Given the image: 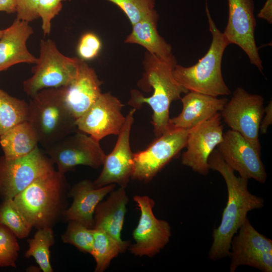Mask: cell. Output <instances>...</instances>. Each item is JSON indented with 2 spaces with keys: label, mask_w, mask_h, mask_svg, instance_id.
Masks as SVG:
<instances>
[{
  "label": "cell",
  "mask_w": 272,
  "mask_h": 272,
  "mask_svg": "<svg viewBox=\"0 0 272 272\" xmlns=\"http://www.w3.org/2000/svg\"><path fill=\"white\" fill-rule=\"evenodd\" d=\"M53 163L37 147L17 159L0 157V197L13 199L38 178L54 170Z\"/></svg>",
  "instance_id": "ba28073f"
},
{
  "label": "cell",
  "mask_w": 272,
  "mask_h": 272,
  "mask_svg": "<svg viewBox=\"0 0 272 272\" xmlns=\"http://www.w3.org/2000/svg\"><path fill=\"white\" fill-rule=\"evenodd\" d=\"M0 223L10 229L19 239L28 237L33 228L13 198L3 200L0 203Z\"/></svg>",
  "instance_id": "83f0119b"
},
{
  "label": "cell",
  "mask_w": 272,
  "mask_h": 272,
  "mask_svg": "<svg viewBox=\"0 0 272 272\" xmlns=\"http://www.w3.org/2000/svg\"><path fill=\"white\" fill-rule=\"evenodd\" d=\"M177 64L173 53L168 57H162L147 52L143 61L144 73L138 84L145 91L149 92L152 88L153 94L145 97L138 90L131 92L128 104L133 108H140L144 103L151 107L153 111L152 124L156 137L170 127L169 109L171 103L180 99L182 94L188 92L173 75Z\"/></svg>",
  "instance_id": "7a4b0ae2"
},
{
  "label": "cell",
  "mask_w": 272,
  "mask_h": 272,
  "mask_svg": "<svg viewBox=\"0 0 272 272\" xmlns=\"http://www.w3.org/2000/svg\"><path fill=\"white\" fill-rule=\"evenodd\" d=\"M45 149L57 171L64 175L78 165L97 169L106 157L99 141L78 129Z\"/></svg>",
  "instance_id": "9c48e42d"
},
{
  "label": "cell",
  "mask_w": 272,
  "mask_h": 272,
  "mask_svg": "<svg viewBox=\"0 0 272 272\" xmlns=\"http://www.w3.org/2000/svg\"><path fill=\"white\" fill-rule=\"evenodd\" d=\"M115 187V184L96 187L90 180L79 181L70 189L69 195L73 198V202L64 211L62 219L67 222L77 221L93 229L96 206Z\"/></svg>",
  "instance_id": "d6986e66"
},
{
  "label": "cell",
  "mask_w": 272,
  "mask_h": 272,
  "mask_svg": "<svg viewBox=\"0 0 272 272\" xmlns=\"http://www.w3.org/2000/svg\"><path fill=\"white\" fill-rule=\"evenodd\" d=\"M182 109L179 115L170 118V126L189 129L208 119L223 109L228 100L188 91L180 99Z\"/></svg>",
  "instance_id": "44dd1931"
},
{
  "label": "cell",
  "mask_w": 272,
  "mask_h": 272,
  "mask_svg": "<svg viewBox=\"0 0 272 272\" xmlns=\"http://www.w3.org/2000/svg\"><path fill=\"white\" fill-rule=\"evenodd\" d=\"M117 6L131 25L155 10V0H106Z\"/></svg>",
  "instance_id": "4dcf8cb0"
},
{
  "label": "cell",
  "mask_w": 272,
  "mask_h": 272,
  "mask_svg": "<svg viewBox=\"0 0 272 272\" xmlns=\"http://www.w3.org/2000/svg\"><path fill=\"white\" fill-rule=\"evenodd\" d=\"M101 84L95 70L81 59L75 78L61 88L64 104L76 120L101 95Z\"/></svg>",
  "instance_id": "ac0fdd59"
},
{
  "label": "cell",
  "mask_w": 272,
  "mask_h": 272,
  "mask_svg": "<svg viewBox=\"0 0 272 272\" xmlns=\"http://www.w3.org/2000/svg\"><path fill=\"white\" fill-rule=\"evenodd\" d=\"M29 105L0 89V136L14 126L28 121Z\"/></svg>",
  "instance_id": "484cf974"
},
{
  "label": "cell",
  "mask_w": 272,
  "mask_h": 272,
  "mask_svg": "<svg viewBox=\"0 0 272 272\" xmlns=\"http://www.w3.org/2000/svg\"><path fill=\"white\" fill-rule=\"evenodd\" d=\"M39 0H15L17 19L29 23L39 18Z\"/></svg>",
  "instance_id": "836d02e7"
},
{
  "label": "cell",
  "mask_w": 272,
  "mask_h": 272,
  "mask_svg": "<svg viewBox=\"0 0 272 272\" xmlns=\"http://www.w3.org/2000/svg\"><path fill=\"white\" fill-rule=\"evenodd\" d=\"M4 30H0V38L1 37L3 33Z\"/></svg>",
  "instance_id": "74e56055"
},
{
  "label": "cell",
  "mask_w": 272,
  "mask_h": 272,
  "mask_svg": "<svg viewBox=\"0 0 272 272\" xmlns=\"http://www.w3.org/2000/svg\"><path fill=\"white\" fill-rule=\"evenodd\" d=\"M123 105L110 93H101L90 107L76 120L77 129L98 141L111 134L118 135L125 121Z\"/></svg>",
  "instance_id": "2e32d148"
},
{
  "label": "cell",
  "mask_w": 272,
  "mask_h": 272,
  "mask_svg": "<svg viewBox=\"0 0 272 272\" xmlns=\"http://www.w3.org/2000/svg\"><path fill=\"white\" fill-rule=\"evenodd\" d=\"M0 12L8 14L16 13L15 0H0Z\"/></svg>",
  "instance_id": "8d00e7d4"
},
{
  "label": "cell",
  "mask_w": 272,
  "mask_h": 272,
  "mask_svg": "<svg viewBox=\"0 0 272 272\" xmlns=\"http://www.w3.org/2000/svg\"><path fill=\"white\" fill-rule=\"evenodd\" d=\"M66 0H39L37 12L42 20V29L45 35L51 31V21L61 11L62 2Z\"/></svg>",
  "instance_id": "1f68e13d"
},
{
  "label": "cell",
  "mask_w": 272,
  "mask_h": 272,
  "mask_svg": "<svg viewBox=\"0 0 272 272\" xmlns=\"http://www.w3.org/2000/svg\"><path fill=\"white\" fill-rule=\"evenodd\" d=\"M33 33L29 22L17 19L4 30L0 38V72L18 63L37 62L38 58L28 51L26 45Z\"/></svg>",
  "instance_id": "ffe728a7"
},
{
  "label": "cell",
  "mask_w": 272,
  "mask_h": 272,
  "mask_svg": "<svg viewBox=\"0 0 272 272\" xmlns=\"http://www.w3.org/2000/svg\"><path fill=\"white\" fill-rule=\"evenodd\" d=\"M159 14L154 11L132 25L130 33L124 42L136 44L144 47L147 52L157 56L166 57L172 54V47L160 35L157 24Z\"/></svg>",
  "instance_id": "603a6c76"
},
{
  "label": "cell",
  "mask_w": 272,
  "mask_h": 272,
  "mask_svg": "<svg viewBox=\"0 0 272 272\" xmlns=\"http://www.w3.org/2000/svg\"><path fill=\"white\" fill-rule=\"evenodd\" d=\"M81 60L62 54L52 40H42L33 75L23 82L24 92L32 97L43 89L66 86L76 76Z\"/></svg>",
  "instance_id": "8992f818"
},
{
  "label": "cell",
  "mask_w": 272,
  "mask_h": 272,
  "mask_svg": "<svg viewBox=\"0 0 272 272\" xmlns=\"http://www.w3.org/2000/svg\"><path fill=\"white\" fill-rule=\"evenodd\" d=\"M31 98L28 121L45 149L78 130L76 119L63 101L61 88L43 89Z\"/></svg>",
  "instance_id": "5b68a950"
},
{
  "label": "cell",
  "mask_w": 272,
  "mask_h": 272,
  "mask_svg": "<svg viewBox=\"0 0 272 272\" xmlns=\"http://www.w3.org/2000/svg\"><path fill=\"white\" fill-rule=\"evenodd\" d=\"M270 100L268 105L264 108L265 115H263L259 126V132L261 133H266L269 125L272 123V102Z\"/></svg>",
  "instance_id": "e575fe53"
},
{
  "label": "cell",
  "mask_w": 272,
  "mask_h": 272,
  "mask_svg": "<svg viewBox=\"0 0 272 272\" xmlns=\"http://www.w3.org/2000/svg\"><path fill=\"white\" fill-rule=\"evenodd\" d=\"M228 19L223 32L229 44L239 46L250 63L262 73V61L255 39L256 21L253 0H228Z\"/></svg>",
  "instance_id": "4fadbf2b"
},
{
  "label": "cell",
  "mask_w": 272,
  "mask_h": 272,
  "mask_svg": "<svg viewBox=\"0 0 272 272\" xmlns=\"http://www.w3.org/2000/svg\"><path fill=\"white\" fill-rule=\"evenodd\" d=\"M257 16L259 19L266 21L269 24L272 23V0H266Z\"/></svg>",
  "instance_id": "d590c367"
},
{
  "label": "cell",
  "mask_w": 272,
  "mask_h": 272,
  "mask_svg": "<svg viewBox=\"0 0 272 272\" xmlns=\"http://www.w3.org/2000/svg\"><path fill=\"white\" fill-rule=\"evenodd\" d=\"M206 12L212 36L208 51L192 66L186 67L177 64L173 75L188 91L214 97L229 95L231 91L222 76V61L225 50L230 44L212 19L207 3Z\"/></svg>",
  "instance_id": "277c9868"
},
{
  "label": "cell",
  "mask_w": 272,
  "mask_h": 272,
  "mask_svg": "<svg viewBox=\"0 0 272 272\" xmlns=\"http://www.w3.org/2000/svg\"><path fill=\"white\" fill-rule=\"evenodd\" d=\"M233 237L228 256L230 271L246 265L263 272L272 271V241L258 232L248 218Z\"/></svg>",
  "instance_id": "7c38bea8"
},
{
  "label": "cell",
  "mask_w": 272,
  "mask_h": 272,
  "mask_svg": "<svg viewBox=\"0 0 272 272\" xmlns=\"http://www.w3.org/2000/svg\"><path fill=\"white\" fill-rule=\"evenodd\" d=\"M70 187L64 174L54 170L35 180L14 200L33 227H51L69 207Z\"/></svg>",
  "instance_id": "3957f363"
},
{
  "label": "cell",
  "mask_w": 272,
  "mask_h": 272,
  "mask_svg": "<svg viewBox=\"0 0 272 272\" xmlns=\"http://www.w3.org/2000/svg\"><path fill=\"white\" fill-rule=\"evenodd\" d=\"M264 99L237 87L227 101L220 115L225 123L241 134L256 149L260 151L259 126L264 113Z\"/></svg>",
  "instance_id": "30bf717a"
},
{
  "label": "cell",
  "mask_w": 272,
  "mask_h": 272,
  "mask_svg": "<svg viewBox=\"0 0 272 272\" xmlns=\"http://www.w3.org/2000/svg\"><path fill=\"white\" fill-rule=\"evenodd\" d=\"M189 129L170 128L145 150L133 153L131 179L144 182L151 181L184 147Z\"/></svg>",
  "instance_id": "52a82bcc"
},
{
  "label": "cell",
  "mask_w": 272,
  "mask_h": 272,
  "mask_svg": "<svg viewBox=\"0 0 272 272\" xmlns=\"http://www.w3.org/2000/svg\"><path fill=\"white\" fill-rule=\"evenodd\" d=\"M101 47L102 43L99 37L93 32H87L80 38L77 51L79 58L86 61L96 57Z\"/></svg>",
  "instance_id": "d6a6232c"
},
{
  "label": "cell",
  "mask_w": 272,
  "mask_h": 272,
  "mask_svg": "<svg viewBox=\"0 0 272 272\" xmlns=\"http://www.w3.org/2000/svg\"><path fill=\"white\" fill-rule=\"evenodd\" d=\"M226 163L240 176L253 179L260 183L267 179V174L260 158V151L256 149L239 132L232 129L224 133L223 141L217 147Z\"/></svg>",
  "instance_id": "9a60e30c"
},
{
  "label": "cell",
  "mask_w": 272,
  "mask_h": 272,
  "mask_svg": "<svg viewBox=\"0 0 272 272\" xmlns=\"http://www.w3.org/2000/svg\"><path fill=\"white\" fill-rule=\"evenodd\" d=\"M133 200L137 203L140 216L137 227L132 235L134 243L128 249L138 256L153 257L163 249L169 242L171 235L169 223L157 219L153 213L155 201L147 195H135Z\"/></svg>",
  "instance_id": "8fae6325"
},
{
  "label": "cell",
  "mask_w": 272,
  "mask_h": 272,
  "mask_svg": "<svg viewBox=\"0 0 272 272\" xmlns=\"http://www.w3.org/2000/svg\"><path fill=\"white\" fill-rule=\"evenodd\" d=\"M33 238L27 240L29 248L25 253L26 258L33 257L43 272H52L50 263V248L55 243L52 228L37 229Z\"/></svg>",
  "instance_id": "4316f807"
},
{
  "label": "cell",
  "mask_w": 272,
  "mask_h": 272,
  "mask_svg": "<svg viewBox=\"0 0 272 272\" xmlns=\"http://www.w3.org/2000/svg\"><path fill=\"white\" fill-rule=\"evenodd\" d=\"M220 112L189 129L186 148L182 154L183 165L206 176L210 171L208 159L223 139L224 126Z\"/></svg>",
  "instance_id": "5bb4252c"
},
{
  "label": "cell",
  "mask_w": 272,
  "mask_h": 272,
  "mask_svg": "<svg viewBox=\"0 0 272 272\" xmlns=\"http://www.w3.org/2000/svg\"><path fill=\"white\" fill-rule=\"evenodd\" d=\"M17 238L10 229L0 223V267H16L20 250Z\"/></svg>",
  "instance_id": "f546056e"
},
{
  "label": "cell",
  "mask_w": 272,
  "mask_h": 272,
  "mask_svg": "<svg viewBox=\"0 0 272 272\" xmlns=\"http://www.w3.org/2000/svg\"><path fill=\"white\" fill-rule=\"evenodd\" d=\"M93 243L91 255L96 262L95 272H103L111 261L128 248V241L120 242L99 229H93Z\"/></svg>",
  "instance_id": "d4e9b609"
},
{
  "label": "cell",
  "mask_w": 272,
  "mask_h": 272,
  "mask_svg": "<svg viewBox=\"0 0 272 272\" xmlns=\"http://www.w3.org/2000/svg\"><path fill=\"white\" fill-rule=\"evenodd\" d=\"M38 144L36 133L28 121L14 126L0 136L3 156L8 159L29 155L38 147Z\"/></svg>",
  "instance_id": "cb8c5ba5"
},
{
  "label": "cell",
  "mask_w": 272,
  "mask_h": 272,
  "mask_svg": "<svg viewBox=\"0 0 272 272\" xmlns=\"http://www.w3.org/2000/svg\"><path fill=\"white\" fill-rule=\"evenodd\" d=\"M104 200L96 206L94 214L93 229H101L120 242H124L121 233L129 198L125 188L114 189Z\"/></svg>",
  "instance_id": "7402d4cb"
},
{
  "label": "cell",
  "mask_w": 272,
  "mask_h": 272,
  "mask_svg": "<svg viewBox=\"0 0 272 272\" xmlns=\"http://www.w3.org/2000/svg\"><path fill=\"white\" fill-rule=\"evenodd\" d=\"M210 169L218 172L226 184L228 199L222 213L221 223L213 231V242L209 258L217 260L228 256L232 239L247 218V213L263 207L262 197L250 192L248 179L239 176L215 149L208 159Z\"/></svg>",
  "instance_id": "6da1fadb"
},
{
  "label": "cell",
  "mask_w": 272,
  "mask_h": 272,
  "mask_svg": "<svg viewBox=\"0 0 272 272\" xmlns=\"http://www.w3.org/2000/svg\"><path fill=\"white\" fill-rule=\"evenodd\" d=\"M63 243L75 246L80 251L91 255L93 243V229L82 223L70 221L66 230L61 235Z\"/></svg>",
  "instance_id": "f1b7e54d"
},
{
  "label": "cell",
  "mask_w": 272,
  "mask_h": 272,
  "mask_svg": "<svg viewBox=\"0 0 272 272\" xmlns=\"http://www.w3.org/2000/svg\"><path fill=\"white\" fill-rule=\"evenodd\" d=\"M135 110V108H132L125 116V122L117 135L115 146L110 154L106 155L102 170L93 182L96 187L115 184L125 188L128 185L133 170V153L130 146V134Z\"/></svg>",
  "instance_id": "e0dca14e"
}]
</instances>
